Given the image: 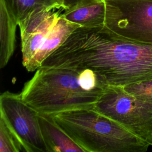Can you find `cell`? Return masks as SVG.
Masks as SVG:
<instances>
[{
  "instance_id": "cell-1",
  "label": "cell",
  "mask_w": 152,
  "mask_h": 152,
  "mask_svg": "<svg viewBox=\"0 0 152 152\" xmlns=\"http://www.w3.org/2000/svg\"><path fill=\"white\" fill-rule=\"evenodd\" d=\"M43 66L90 69L107 85L152 80V44L122 36L105 24L76 28Z\"/></svg>"
},
{
  "instance_id": "cell-2",
  "label": "cell",
  "mask_w": 152,
  "mask_h": 152,
  "mask_svg": "<svg viewBox=\"0 0 152 152\" xmlns=\"http://www.w3.org/2000/svg\"><path fill=\"white\" fill-rule=\"evenodd\" d=\"M24 85L22 99L39 113L93 108L107 86L90 69L41 66Z\"/></svg>"
},
{
  "instance_id": "cell-3",
  "label": "cell",
  "mask_w": 152,
  "mask_h": 152,
  "mask_svg": "<svg viewBox=\"0 0 152 152\" xmlns=\"http://www.w3.org/2000/svg\"><path fill=\"white\" fill-rule=\"evenodd\" d=\"M51 115L86 152H145L150 146L93 107L68 110Z\"/></svg>"
},
{
  "instance_id": "cell-4",
  "label": "cell",
  "mask_w": 152,
  "mask_h": 152,
  "mask_svg": "<svg viewBox=\"0 0 152 152\" xmlns=\"http://www.w3.org/2000/svg\"><path fill=\"white\" fill-rule=\"evenodd\" d=\"M93 109L152 145V103L130 94L124 86L107 85Z\"/></svg>"
},
{
  "instance_id": "cell-5",
  "label": "cell",
  "mask_w": 152,
  "mask_h": 152,
  "mask_svg": "<svg viewBox=\"0 0 152 152\" xmlns=\"http://www.w3.org/2000/svg\"><path fill=\"white\" fill-rule=\"evenodd\" d=\"M105 25L115 33L152 44V0H104Z\"/></svg>"
},
{
  "instance_id": "cell-6",
  "label": "cell",
  "mask_w": 152,
  "mask_h": 152,
  "mask_svg": "<svg viewBox=\"0 0 152 152\" xmlns=\"http://www.w3.org/2000/svg\"><path fill=\"white\" fill-rule=\"evenodd\" d=\"M2 118L15 134L26 152H48L39 121V112L20 94L6 91L0 96Z\"/></svg>"
},
{
  "instance_id": "cell-7",
  "label": "cell",
  "mask_w": 152,
  "mask_h": 152,
  "mask_svg": "<svg viewBox=\"0 0 152 152\" xmlns=\"http://www.w3.org/2000/svg\"><path fill=\"white\" fill-rule=\"evenodd\" d=\"M37 10L18 23L20 30L22 64L31 72L34 60L50 30L61 16V10Z\"/></svg>"
},
{
  "instance_id": "cell-8",
  "label": "cell",
  "mask_w": 152,
  "mask_h": 152,
  "mask_svg": "<svg viewBox=\"0 0 152 152\" xmlns=\"http://www.w3.org/2000/svg\"><path fill=\"white\" fill-rule=\"evenodd\" d=\"M39 121L48 152H86L55 122L51 115L39 113Z\"/></svg>"
},
{
  "instance_id": "cell-9",
  "label": "cell",
  "mask_w": 152,
  "mask_h": 152,
  "mask_svg": "<svg viewBox=\"0 0 152 152\" xmlns=\"http://www.w3.org/2000/svg\"><path fill=\"white\" fill-rule=\"evenodd\" d=\"M62 17L68 21L83 27L105 24L104 0H81L75 5L64 10Z\"/></svg>"
},
{
  "instance_id": "cell-10",
  "label": "cell",
  "mask_w": 152,
  "mask_h": 152,
  "mask_svg": "<svg viewBox=\"0 0 152 152\" xmlns=\"http://www.w3.org/2000/svg\"><path fill=\"white\" fill-rule=\"evenodd\" d=\"M79 27L80 26L78 24L64 18L61 14L37 54L33 64L31 72L40 67L43 62L62 45L70 34Z\"/></svg>"
},
{
  "instance_id": "cell-11",
  "label": "cell",
  "mask_w": 152,
  "mask_h": 152,
  "mask_svg": "<svg viewBox=\"0 0 152 152\" xmlns=\"http://www.w3.org/2000/svg\"><path fill=\"white\" fill-rule=\"evenodd\" d=\"M18 24L0 0V68H4L13 55Z\"/></svg>"
},
{
  "instance_id": "cell-12",
  "label": "cell",
  "mask_w": 152,
  "mask_h": 152,
  "mask_svg": "<svg viewBox=\"0 0 152 152\" xmlns=\"http://www.w3.org/2000/svg\"><path fill=\"white\" fill-rule=\"evenodd\" d=\"M17 24L30 14L39 9L63 10L59 0H2Z\"/></svg>"
},
{
  "instance_id": "cell-13",
  "label": "cell",
  "mask_w": 152,
  "mask_h": 152,
  "mask_svg": "<svg viewBox=\"0 0 152 152\" xmlns=\"http://www.w3.org/2000/svg\"><path fill=\"white\" fill-rule=\"evenodd\" d=\"M0 152H26L15 134L0 117Z\"/></svg>"
},
{
  "instance_id": "cell-14",
  "label": "cell",
  "mask_w": 152,
  "mask_h": 152,
  "mask_svg": "<svg viewBox=\"0 0 152 152\" xmlns=\"http://www.w3.org/2000/svg\"><path fill=\"white\" fill-rule=\"evenodd\" d=\"M124 87L126 91L137 98L152 103V80L133 83Z\"/></svg>"
},
{
  "instance_id": "cell-15",
  "label": "cell",
  "mask_w": 152,
  "mask_h": 152,
  "mask_svg": "<svg viewBox=\"0 0 152 152\" xmlns=\"http://www.w3.org/2000/svg\"><path fill=\"white\" fill-rule=\"evenodd\" d=\"M64 7V10L65 9L69 8L76 4H77L78 2H80L81 0H59Z\"/></svg>"
}]
</instances>
